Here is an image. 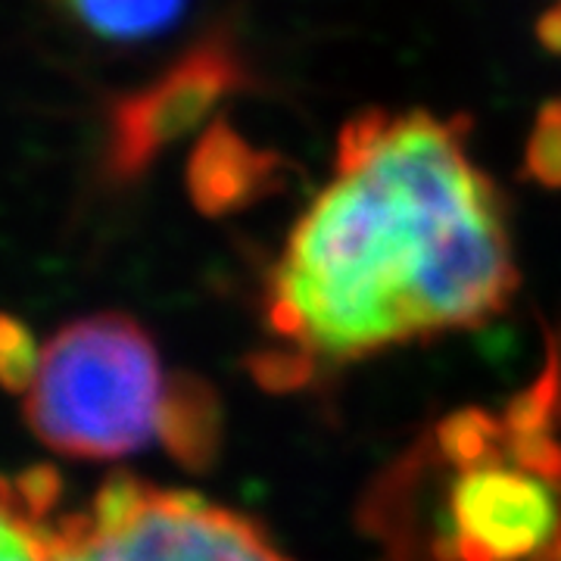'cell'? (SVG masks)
I'll list each match as a JSON object with an SVG mask.
<instances>
[{
    "mask_svg": "<svg viewBox=\"0 0 561 561\" xmlns=\"http://www.w3.org/2000/svg\"><path fill=\"white\" fill-rule=\"evenodd\" d=\"M38 362L41 346L32 341L28 328L13 316H7L3 324H0V371H3L7 387L13 393H25L35 381Z\"/></svg>",
    "mask_w": 561,
    "mask_h": 561,
    "instance_id": "cell-10",
    "label": "cell"
},
{
    "mask_svg": "<svg viewBox=\"0 0 561 561\" xmlns=\"http://www.w3.org/2000/svg\"><path fill=\"white\" fill-rule=\"evenodd\" d=\"M47 561H290L268 530L201 493L113 474L47 522Z\"/></svg>",
    "mask_w": 561,
    "mask_h": 561,
    "instance_id": "cell-4",
    "label": "cell"
},
{
    "mask_svg": "<svg viewBox=\"0 0 561 561\" xmlns=\"http://www.w3.org/2000/svg\"><path fill=\"white\" fill-rule=\"evenodd\" d=\"M69 20L110 44L157 38L181 20L187 0H54Z\"/></svg>",
    "mask_w": 561,
    "mask_h": 561,
    "instance_id": "cell-8",
    "label": "cell"
},
{
    "mask_svg": "<svg viewBox=\"0 0 561 561\" xmlns=\"http://www.w3.org/2000/svg\"><path fill=\"white\" fill-rule=\"evenodd\" d=\"M60 496L57 471L44 465L3 481V561H47V522Z\"/></svg>",
    "mask_w": 561,
    "mask_h": 561,
    "instance_id": "cell-7",
    "label": "cell"
},
{
    "mask_svg": "<svg viewBox=\"0 0 561 561\" xmlns=\"http://www.w3.org/2000/svg\"><path fill=\"white\" fill-rule=\"evenodd\" d=\"M522 175L546 191H561V98L546 101L524 140Z\"/></svg>",
    "mask_w": 561,
    "mask_h": 561,
    "instance_id": "cell-9",
    "label": "cell"
},
{
    "mask_svg": "<svg viewBox=\"0 0 561 561\" xmlns=\"http://www.w3.org/2000/svg\"><path fill=\"white\" fill-rule=\"evenodd\" d=\"M502 412L465 409L402 471L431 481L434 561H561V343Z\"/></svg>",
    "mask_w": 561,
    "mask_h": 561,
    "instance_id": "cell-2",
    "label": "cell"
},
{
    "mask_svg": "<svg viewBox=\"0 0 561 561\" xmlns=\"http://www.w3.org/2000/svg\"><path fill=\"white\" fill-rule=\"evenodd\" d=\"M468 131L465 116L427 110H362L343 125L334 179L268 275L265 324L284 353L343 365L508 309L512 234Z\"/></svg>",
    "mask_w": 561,
    "mask_h": 561,
    "instance_id": "cell-1",
    "label": "cell"
},
{
    "mask_svg": "<svg viewBox=\"0 0 561 561\" xmlns=\"http://www.w3.org/2000/svg\"><path fill=\"white\" fill-rule=\"evenodd\" d=\"M540 38L549 50H561V7L549 10L540 20Z\"/></svg>",
    "mask_w": 561,
    "mask_h": 561,
    "instance_id": "cell-11",
    "label": "cell"
},
{
    "mask_svg": "<svg viewBox=\"0 0 561 561\" xmlns=\"http://www.w3.org/2000/svg\"><path fill=\"white\" fill-rule=\"evenodd\" d=\"M147 328L125 312L69 321L41 346L25 421L60 456L110 461L162 443L179 405Z\"/></svg>",
    "mask_w": 561,
    "mask_h": 561,
    "instance_id": "cell-3",
    "label": "cell"
},
{
    "mask_svg": "<svg viewBox=\"0 0 561 561\" xmlns=\"http://www.w3.org/2000/svg\"><path fill=\"white\" fill-rule=\"evenodd\" d=\"M250 84V69L228 32H209L150 84L122 94L106 116L103 179L135 181L162 153L197 131L228 94Z\"/></svg>",
    "mask_w": 561,
    "mask_h": 561,
    "instance_id": "cell-5",
    "label": "cell"
},
{
    "mask_svg": "<svg viewBox=\"0 0 561 561\" xmlns=\"http://www.w3.org/2000/svg\"><path fill=\"white\" fill-rule=\"evenodd\" d=\"M184 184L197 213L221 219L280 191L284 160L275 150L250 144L221 116L194 144L184 169Z\"/></svg>",
    "mask_w": 561,
    "mask_h": 561,
    "instance_id": "cell-6",
    "label": "cell"
}]
</instances>
